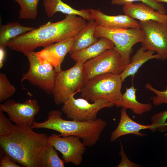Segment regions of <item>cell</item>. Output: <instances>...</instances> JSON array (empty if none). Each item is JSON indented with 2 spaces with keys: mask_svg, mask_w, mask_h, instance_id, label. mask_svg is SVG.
<instances>
[{
  "mask_svg": "<svg viewBox=\"0 0 167 167\" xmlns=\"http://www.w3.org/2000/svg\"><path fill=\"white\" fill-rule=\"evenodd\" d=\"M49 136L35 132L30 126L15 124L13 131L0 137L2 152L22 166L45 167L44 155Z\"/></svg>",
  "mask_w": 167,
  "mask_h": 167,
  "instance_id": "1",
  "label": "cell"
},
{
  "mask_svg": "<svg viewBox=\"0 0 167 167\" xmlns=\"http://www.w3.org/2000/svg\"><path fill=\"white\" fill-rule=\"evenodd\" d=\"M87 22L82 17L66 15L62 20L51 21L11 39L6 47L24 54L34 51L66 38L75 37L85 26Z\"/></svg>",
  "mask_w": 167,
  "mask_h": 167,
  "instance_id": "2",
  "label": "cell"
},
{
  "mask_svg": "<svg viewBox=\"0 0 167 167\" xmlns=\"http://www.w3.org/2000/svg\"><path fill=\"white\" fill-rule=\"evenodd\" d=\"M62 112L58 110L49 112L47 119L41 122H34L30 126L32 129L44 128L59 133L61 136L74 135L79 137L86 147L95 145L107 125L101 118L95 121L80 122L63 119Z\"/></svg>",
  "mask_w": 167,
  "mask_h": 167,
  "instance_id": "3",
  "label": "cell"
},
{
  "mask_svg": "<svg viewBox=\"0 0 167 167\" xmlns=\"http://www.w3.org/2000/svg\"><path fill=\"white\" fill-rule=\"evenodd\" d=\"M122 81L119 75L107 73L88 80L81 91V97L93 102L99 99L107 100L121 107Z\"/></svg>",
  "mask_w": 167,
  "mask_h": 167,
  "instance_id": "4",
  "label": "cell"
},
{
  "mask_svg": "<svg viewBox=\"0 0 167 167\" xmlns=\"http://www.w3.org/2000/svg\"><path fill=\"white\" fill-rule=\"evenodd\" d=\"M84 63L76 62L70 69L56 72L52 94L56 104H63L72 94L81 92L88 80Z\"/></svg>",
  "mask_w": 167,
  "mask_h": 167,
  "instance_id": "5",
  "label": "cell"
},
{
  "mask_svg": "<svg viewBox=\"0 0 167 167\" xmlns=\"http://www.w3.org/2000/svg\"><path fill=\"white\" fill-rule=\"evenodd\" d=\"M94 35L97 38L103 37L112 41L126 65L131 62L133 46L141 43L144 39V34L140 28L111 29L98 25Z\"/></svg>",
  "mask_w": 167,
  "mask_h": 167,
  "instance_id": "6",
  "label": "cell"
},
{
  "mask_svg": "<svg viewBox=\"0 0 167 167\" xmlns=\"http://www.w3.org/2000/svg\"><path fill=\"white\" fill-rule=\"evenodd\" d=\"M24 54L28 60L29 67L28 71L23 74L21 82L27 80L46 94H52L56 74L53 66L39 57L37 52L33 51Z\"/></svg>",
  "mask_w": 167,
  "mask_h": 167,
  "instance_id": "7",
  "label": "cell"
},
{
  "mask_svg": "<svg viewBox=\"0 0 167 167\" xmlns=\"http://www.w3.org/2000/svg\"><path fill=\"white\" fill-rule=\"evenodd\" d=\"M77 92L73 93L69 96L63 104L61 109L66 117L71 120L80 122L95 121L101 109L114 105L104 99H97L92 103L81 97L75 99L74 95Z\"/></svg>",
  "mask_w": 167,
  "mask_h": 167,
  "instance_id": "8",
  "label": "cell"
},
{
  "mask_svg": "<svg viewBox=\"0 0 167 167\" xmlns=\"http://www.w3.org/2000/svg\"><path fill=\"white\" fill-rule=\"evenodd\" d=\"M126 66L114 47L106 50L84 63L88 80L105 74L120 75L124 71Z\"/></svg>",
  "mask_w": 167,
  "mask_h": 167,
  "instance_id": "9",
  "label": "cell"
},
{
  "mask_svg": "<svg viewBox=\"0 0 167 167\" xmlns=\"http://www.w3.org/2000/svg\"><path fill=\"white\" fill-rule=\"evenodd\" d=\"M140 28L144 34L141 47L146 51L156 52L159 60L167 59V23L156 21H139Z\"/></svg>",
  "mask_w": 167,
  "mask_h": 167,
  "instance_id": "10",
  "label": "cell"
},
{
  "mask_svg": "<svg viewBox=\"0 0 167 167\" xmlns=\"http://www.w3.org/2000/svg\"><path fill=\"white\" fill-rule=\"evenodd\" d=\"M40 109L38 102L35 99H28L23 103L8 99L0 105V110L6 113L10 119L17 125L31 126Z\"/></svg>",
  "mask_w": 167,
  "mask_h": 167,
  "instance_id": "11",
  "label": "cell"
},
{
  "mask_svg": "<svg viewBox=\"0 0 167 167\" xmlns=\"http://www.w3.org/2000/svg\"><path fill=\"white\" fill-rule=\"evenodd\" d=\"M80 139L74 135L62 137L54 133L49 137L48 142L62 154L66 163L78 166L81 164L85 150L86 146Z\"/></svg>",
  "mask_w": 167,
  "mask_h": 167,
  "instance_id": "12",
  "label": "cell"
},
{
  "mask_svg": "<svg viewBox=\"0 0 167 167\" xmlns=\"http://www.w3.org/2000/svg\"><path fill=\"white\" fill-rule=\"evenodd\" d=\"M75 37L66 38L44 47L37 52L40 58L52 64L56 72L61 70V65L67 54L71 50Z\"/></svg>",
  "mask_w": 167,
  "mask_h": 167,
  "instance_id": "13",
  "label": "cell"
},
{
  "mask_svg": "<svg viewBox=\"0 0 167 167\" xmlns=\"http://www.w3.org/2000/svg\"><path fill=\"white\" fill-rule=\"evenodd\" d=\"M89 10L92 18L98 26L111 29L140 28L138 22L125 14L109 15L99 10Z\"/></svg>",
  "mask_w": 167,
  "mask_h": 167,
  "instance_id": "14",
  "label": "cell"
},
{
  "mask_svg": "<svg viewBox=\"0 0 167 167\" xmlns=\"http://www.w3.org/2000/svg\"><path fill=\"white\" fill-rule=\"evenodd\" d=\"M122 11L125 15L134 19L141 21L153 20L167 23V14H161L142 2L126 4L123 6Z\"/></svg>",
  "mask_w": 167,
  "mask_h": 167,
  "instance_id": "15",
  "label": "cell"
},
{
  "mask_svg": "<svg viewBox=\"0 0 167 167\" xmlns=\"http://www.w3.org/2000/svg\"><path fill=\"white\" fill-rule=\"evenodd\" d=\"M126 109L122 108L120 110V117L119 123L111 133L110 139L114 142L120 137L123 135L134 134L137 136H145L146 135L140 132L143 130L150 129L151 125H144L136 122L128 115Z\"/></svg>",
  "mask_w": 167,
  "mask_h": 167,
  "instance_id": "16",
  "label": "cell"
},
{
  "mask_svg": "<svg viewBox=\"0 0 167 167\" xmlns=\"http://www.w3.org/2000/svg\"><path fill=\"white\" fill-rule=\"evenodd\" d=\"M43 6L46 15L51 18L57 12H61L67 15L79 16L90 21L93 20L88 9H75L62 0H43Z\"/></svg>",
  "mask_w": 167,
  "mask_h": 167,
  "instance_id": "17",
  "label": "cell"
},
{
  "mask_svg": "<svg viewBox=\"0 0 167 167\" xmlns=\"http://www.w3.org/2000/svg\"><path fill=\"white\" fill-rule=\"evenodd\" d=\"M114 46V44L109 39L101 37L88 47L71 54L70 57L76 62L84 63Z\"/></svg>",
  "mask_w": 167,
  "mask_h": 167,
  "instance_id": "18",
  "label": "cell"
},
{
  "mask_svg": "<svg viewBox=\"0 0 167 167\" xmlns=\"http://www.w3.org/2000/svg\"><path fill=\"white\" fill-rule=\"evenodd\" d=\"M98 24L94 20L88 21L85 26L75 37L72 46L69 52L71 54L84 49L96 42L99 39L94 33Z\"/></svg>",
  "mask_w": 167,
  "mask_h": 167,
  "instance_id": "19",
  "label": "cell"
},
{
  "mask_svg": "<svg viewBox=\"0 0 167 167\" xmlns=\"http://www.w3.org/2000/svg\"><path fill=\"white\" fill-rule=\"evenodd\" d=\"M154 53L150 50L145 51L142 47L138 49L131 57V62L119 75L122 81L123 82L128 76H131L134 78L139 68L148 60L154 59L159 60L158 55L154 54Z\"/></svg>",
  "mask_w": 167,
  "mask_h": 167,
  "instance_id": "20",
  "label": "cell"
},
{
  "mask_svg": "<svg viewBox=\"0 0 167 167\" xmlns=\"http://www.w3.org/2000/svg\"><path fill=\"white\" fill-rule=\"evenodd\" d=\"M137 90L133 85L129 88H126L125 92L122 94L121 107L131 109L134 113L141 115L150 111L152 106L150 103H142L137 100Z\"/></svg>",
  "mask_w": 167,
  "mask_h": 167,
  "instance_id": "21",
  "label": "cell"
},
{
  "mask_svg": "<svg viewBox=\"0 0 167 167\" xmlns=\"http://www.w3.org/2000/svg\"><path fill=\"white\" fill-rule=\"evenodd\" d=\"M35 28L23 26L17 22H8L6 25H0V47L4 48L11 39Z\"/></svg>",
  "mask_w": 167,
  "mask_h": 167,
  "instance_id": "22",
  "label": "cell"
},
{
  "mask_svg": "<svg viewBox=\"0 0 167 167\" xmlns=\"http://www.w3.org/2000/svg\"><path fill=\"white\" fill-rule=\"evenodd\" d=\"M20 6L19 18L34 19L37 15V6L40 0H13Z\"/></svg>",
  "mask_w": 167,
  "mask_h": 167,
  "instance_id": "23",
  "label": "cell"
},
{
  "mask_svg": "<svg viewBox=\"0 0 167 167\" xmlns=\"http://www.w3.org/2000/svg\"><path fill=\"white\" fill-rule=\"evenodd\" d=\"M57 151L52 145L49 144L44 153L45 167L65 166V161L59 157Z\"/></svg>",
  "mask_w": 167,
  "mask_h": 167,
  "instance_id": "24",
  "label": "cell"
},
{
  "mask_svg": "<svg viewBox=\"0 0 167 167\" xmlns=\"http://www.w3.org/2000/svg\"><path fill=\"white\" fill-rule=\"evenodd\" d=\"M16 91V88L8 80L6 74L0 73V102L6 101L12 96Z\"/></svg>",
  "mask_w": 167,
  "mask_h": 167,
  "instance_id": "25",
  "label": "cell"
},
{
  "mask_svg": "<svg viewBox=\"0 0 167 167\" xmlns=\"http://www.w3.org/2000/svg\"><path fill=\"white\" fill-rule=\"evenodd\" d=\"M167 119V110L154 114L152 117V124L150 130L153 132L159 131L164 132L167 131L166 125Z\"/></svg>",
  "mask_w": 167,
  "mask_h": 167,
  "instance_id": "26",
  "label": "cell"
},
{
  "mask_svg": "<svg viewBox=\"0 0 167 167\" xmlns=\"http://www.w3.org/2000/svg\"><path fill=\"white\" fill-rule=\"evenodd\" d=\"M135 2H140L144 3L152 7L155 10L162 14H166L167 10L164 5L155 0H111V4L112 5L124 6Z\"/></svg>",
  "mask_w": 167,
  "mask_h": 167,
  "instance_id": "27",
  "label": "cell"
},
{
  "mask_svg": "<svg viewBox=\"0 0 167 167\" xmlns=\"http://www.w3.org/2000/svg\"><path fill=\"white\" fill-rule=\"evenodd\" d=\"M145 87L156 94V96H153L152 98V102L154 105L157 106L167 104V86L166 87V89L163 91L155 89L149 83L146 84Z\"/></svg>",
  "mask_w": 167,
  "mask_h": 167,
  "instance_id": "28",
  "label": "cell"
},
{
  "mask_svg": "<svg viewBox=\"0 0 167 167\" xmlns=\"http://www.w3.org/2000/svg\"><path fill=\"white\" fill-rule=\"evenodd\" d=\"M11 121L0 110V137L7 135L13 131L15 125L13 124Z\"/></svg>",
  "mask_w": 167,
  "mask_h": 167,
  "instance_id": "29",
  "label": "cell"
},
{
  "mask_svg": "<svg viewBox=\"0 0 167 167\" xmlns=\"http://www.w3.org/2000/svg\"><path fill=\"white\" fill-rule=\"evenodd\" d=\"M120 150L119 154L121 157V160L119 164L117 167H137L139 165L138 164L133 163L127 157L123 149V147L120 142Z\"/></svg>",
  "mask_w": 167,
  "mask_h": 167,
  "instance_id": "30",
  "label": "cell"
},
{
  "mask_svg": "<svg viewBox=\"0 0 167 167\" xmlns=\"http://www.w3.org/2000/svg\"><path fill=\"white\" fill-rule=\"evenodd\" d=\"M11 159L6 155L2 156L0 162V167H22Z\"/></svg>",
  "mask_w": 167,
  "mask_h": 167,
  "instance_id": "31",
  "label": "cell"
},
{
  "mask_svg": "<svg viewBox=\"0 0 167 167\" xmlns=\"http://www.w3.org/2000/svg\"><path fill=\"white\" fill-rule=\"evenodd\" d=\"M5 56V52L4 48L0 47V68L3 66V62Z\"/></svg>",
  "mask_w": 167,
  "mask_h": 167,
  "instance_id": "32",
  "label": "cell"
},
{
  "mask_svg": "<svg viewBox=\"0 0 167 167\" xmlns=\"http://www.w3.org/2000/svg\"><path fill=\"white\" fill-rule=\"evenodd\" d=\"M156 2H159L161 3L163 2H165L167 3V0H155Z\"/></svg>",
  "mask_w": 167,
  "mask_h": 167,
  "instance_id": "33",
  "label": "cell"
},
{
  "mask_svg": "<svg viewBox=\"0 0 167 167\" xmlns=\"http://www.w3.org/2000/svg\"><path fill=\"white\" fill-rule=\"evenodd\" d=\"M166 125L167 126V122L166 123ZM164 135L165 136H167V133H166L165 135Z\"/></svg>",
  "mask_w": 167,
  "mask_h": 167,
  "instance_id": "34",
  "label": "cell"
}]
</instances>
